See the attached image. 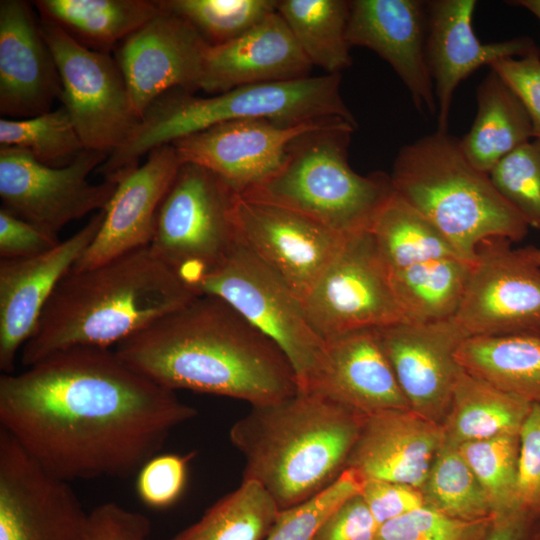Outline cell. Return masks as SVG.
<instances>
[{
    "label": "cell",
    "mask_w": 540,
    "mask_h": 540,
    "mask_svg": "<svg viewBox=\"0 0 540 540\" xmlns=\"http://www.w3.org/2000/svg\"><path fill=\"white\" fill-rule=\"evenodd\" d=\"M393 189L473 261L478 245L491 238L521 241L529 226L493 185L489 174L461 151L459 139L436 131L403 146L390 175Z\"/></svg>",
    "instance_id": "6"
},
{
    "label": "cell",
    "mask_w": 540,
    "mask_h": 540,
    "mask_svg": "<svg viewBox=\"0 0 540 540\" xmlns=\"http://www.w3.org/2000/svg\"><path fill=\"white\" fill-rule=\"evenodd\" d=\"M105 211L41 255L0 260V369L14 373L19 349L34 333L51 295L98 234Z\"/></svg>",
    "instance_id": "19"
},
{
    "label": "cell",
    "mask_w": 540,
    "mask_h": 540,
    "mask_svg": "<svg viewBox=\"0 0 540 540\" xmlns=\"http://www.w3.org/2000/svg\"><path fill=\"white\" fill-rule=\"evenodd\" d=\"M489 68L517 95L532 122L533 138H540V50L500 59Z\"/></svg>",
    "instance_id": "44"
},
{
    "label": "cell",
    "mask_w": 540,
    "mask_h": 540,
    "mask_svg": "<svg viewBox=\"0 0 540 540\" xmlns=\"http://www.w3.org/2000/svg\"><path fill=\"white\" fill-rule=\"evenodd\" d=\"M312 67L276 9L242 36L208 45L198 90L216 95L242 86L302 79L311 76Z\"/></svg>",
    "instance_id": "24"
},
{
    "label": "cell",
    "mask_w": 540,
    "mask_h": 540,
    "mask_svg": "<svg viewBox=\"0 0 540 540\" xmlns=\"http://www.w3.org/2000/svg\"><path fill=\"white\" fill-rule=\"evenodd\" d=\"M519 439V505L537 517L540 515V405L531 406Z\"/></svg>",
    "instance_id": "43"
},
{
    "label": "cell",
    "mask_w": 540,
    "mask_h": 540,
    "mask_svg": "<svg viewBox=\"0 0 540 540\" xmlns=\"http://www.w3.org/2000/svg\"><path fill=\"white\" fill-rule=\"evenodd\" d=\"M237 198L215 173L183 162L161 203L149 247L196 293L239 242Z\"/></svg>",
    "instance_id": "8"
},
{
    "label": "cell",
    "mask_w": 540,
    "mask_h": 540,
    "mask_svg": "<svg viewBox=\"0 0 540 540\" xmlns=\"http://www.w3.org/2000/svg\"><path fill=\"white\" fill-rule=\"evenodd\" d=\"M130 367L170 390L247 401L251 406L299 391L282 350L224 300L207 294L115 345Z\"/></svg>",
    "instance_id": "2"
},
{
    "label": "cell",
    "mask_w": 540,
    "mask_h": 540,
    "mask_svg": "<svg viewBox=\"0 0 540 540\" xmlns=\"http://www.w3.org/2000/svg\"><path fill=\"white\" fill-rule=\"evenodd\" d=\"M197 294L149 245L59 282L21 350L29 367L71 347L109 348L175 311Z\"/></svg>",
    "instance_id": "3"
},
{
    "label": "cell",
    "mask_w": 540,
    "mask_h": 540,
    "mask_svg": "<svg viewBox=\"0 0 540 540\" xmlns=\"http://www.w3.org/2000/svg\"><path fill=\"white\" fill-rule=\"evenodd\" d=\"M309 392L322 393L365 417L410 409L376 329L327 341L323 369Z\"/></svg>",
    "instance_id": "26"
},
{
    "label": "cell",
    "mask_w": 540,
    "mask_h": 540,
    "mask_svg": "<svg viewBox=\"0 0 540 540\" xmlns=\"http://www.w3.org/2000/svg\"><path fill=\"white\" fill-rule=\"evenodd\" d=\"M193 454H157L138 471L136 490L141 501L153 508L172 505L181 495L187 465Z\"/></svg>",
    "instance_id": "42"
},
{
    "label": "cell",
    "mask_w": 540,
    "mask_h": 540,
    "mask_svg": "<svg viewBox=\"0 0 540 540\" xmlns=\"http://www.w3.org/2000/svg\"><path fill=\"white\" fill-rule=\"evenodd\" d=\"M34 4L40 16L78 43L107 54L161 12L157 1L147 0H38Z\"/></svg>",
    "instance_id": "29"
},
{
    "label": "cell",
    "mask_w": 540,
    "mask_h": 540,
    "mask_svg": "<svg viewBox=\"0 0 540 540\" xmlns=\"http://www.w3.org/2000/svg\"><path fill=\"white\" fill-rule=\"evenodd\" d=\"M39 24L59 73L60 101L85 149L110 155L141 120L116 59L81 45L46 17Z\"/></svg>",
    "instance_id": "10"
},
{
    "label": "cell",
    "mask_w": 540,
    "mask_h": 540,
    "mask_svg": "<svg viewBox=\"0 0 540 540\" xmlns=\"http://www.w3.org/2000/svg\"><path fill=\"white\" fill-rule=\"evenodd\" d=\"M239 242L302 300L342 247L346 237L291 209L238 195Z\"/></svg>",
    "instance_id": "15"
},
{
    "label": "cell",
    "mask_w": 540,
    "mask_h": 540,
    "mask_svg": "<svg viewBox=\"0 0 540 540\" xmlns=\"http://www.w3.org/2000/svg\"><path fill=\"white\" fill-rule=\"evenodd\" d=\"M301 303L325 342L353 331L409 322L368 230L346 237Z\"/></svg>",
    "instance_id": "11"
},
{
    "label": "cell",
    "mask_w": 540,
    "mask_h": 540,
    "mask_svg": "<svg viewBox=\"0 0 540 540\" xmlns=\"http://www.w3.org/2000/svg\"><path fill=\"white\" fill-rule=\"evenodd\" d=\"M532 540H540V515L534 521Z\"/></svg>",
    "instance_id": "52"
},
{
    "label": "cell",
    "mask_w": 540,
    "mask_h": 540,
    "mask_svg": "<svg viewBox=\"0 0 540 540\" xmlns=\"http://www.w3.org/2000/svg\"><path fill=\"white\" fill-rule=\"evenodd\" d=\"M276 9L313 66L326 74H341L351 66L349 1L277 0Z\"/></svg>",
    "instance_id": "33"
},
{
    "label": "cell",
    "mask_w": 540,
    "mask_h": 540,
    "mask_svg": "<svg viewBox=\"0 0 540 540\" xmlns=\"http://www.w3.org/2000/svg\"><path fill=\"white\" fill-rule=\"evenodd\" d=\"M279 513L276 502L261 485L242 480L237 489L170 540H265Z\"/></svg>",
    "instance_id": "34"
},
{
    "label": "cell",
    "mask_w": 540,
    "mask_h": 540,
    "mask_svg": "<svg viewBox=\"0 0 540 540\" xmlns=\"http://www.w3.org/2000/svg\"><path fill=\"white\" fill-rule=\"evenodd\" d=\"M368 231L388 272L435 259L461 258L440 231L395 191Z\"/></svg>",
    "instance_id": "32"
},
{
    "label": "cell",
    "mask_w": 540,
    "mask_h": 540,
    "mask_svg": "<svg viewBox=\"0 0 540 540\" xmlns=\"http://www.w3.org/2000/svg\"><path fill=\"white\" fill-rule=\"evenodd\" d=\"M365 416L319 392L251 406L229 431L245 458L244 481L285 510L317 495L346 469Z\"/></svg>",
    "instance_id": "4"
},
{
    "label": "cell",
    "mask_w": 540,
    "mask_h": 540,
    "mask_svg": "<svg viewBox=\"0 0 540 540\" xmlns=\"http://www.w3.org/2000/svg\"><path fill=\"white\" fill-rule=\"evenodd\" d=\"M426 507L460 520L494 516L486 494L458 447L444 440L420 488Z\"/></svg>",
    "instance_id": "35"
},
{
    "label": "cell",
    "mask_w": 540,
    "mask_h": 540,
    "mask_svg": "<svg viewBox=\"0 0 540 540\" xmlns=\"http://www.w3.org/2000/svg\"><path fill=\"white\" fill-rule=\"evenodd\" d=\"M108 156L84 149L71 164L51 167L23 149L0 147L1 207L58 236L71 221L105 210L109 204L117 183L88 181Z\"/></svg>",
    "instance_id": "12"
},
{
    "label": "cell",
    "mask_w": 540,
    "mask_h": 540,
    "mask_svg": "<svg viewBox=\"0 0 540 540\" xmlns=\"http://www.w3.org/2000/svg\"><path fill=\"white\" fill-rule=\"evenodd\" d=\"M88 516L69 482L0 427V540H85Z\"/></svg>",
    "instance_id": "14"
},
{
    "label": "cell",
    "mask_w": 540,
    "mask_h": 540,
    "mask_svg": "<svg viewBox=\"0 0 540 540\" xmlns=\"http://www.w3.org/2000/svg\"><path fill=\"white\" fill-rule=\"evenodd\" d=\"M182 163L175 147L166 144L151 150L142 165L122 175L98 234L72 270L88 269L148 246L161 203Z\"/></svg>",
    "instance_id": "22"
},
{
    "label": "cell",
    "mask_w": 540,
    "mask_h": 540,
    "mask_svg": "<svg viewBox=\"0 0 540 540\" xmlns=\"http://www.w3.org/2000/svg\"><path fill=\"white\" fill-rule=\"evenodd\" d=\"M443 443L442 426L411 409L377 413L365 418L346 469L421 488Z\"/></svg>",
    "instance_id": "25"
},
{
    "label": "cell",
    "mask_w": 540,
    "mask_h": 540,
    "mask_svg": "<svg viewBox=\"0 0 540 540\" xmlns=\"http://www.w3.org/2000/svg\"><path fill=\"white\" fill-rule=\"evenodd\" d=\"M410 409L441 425L462 367L455 353L467 335L451 318L376 329Z\"/></svg>",
    "instance_id": "17"
},
{
    "label": "cell",
    "mask_w": 540,
    "mask_h": 540,
    "mask_svg": "<svg viewBox=\"0 0 540 540\" xmlns=\"http://www.w3.org/2000/svg\"><path fill=\"white\" fill-rule=\"evenodd\" d=\"M531 406L462 369L441 424L444 440L458 446L500 434L519 433Z\"/></svg>",
    "instance_id": "30"
},
{
    "label": "cell",
    "mask_w": 540,
    "mask_h": 540,
    "mask_svg": "<svg viewBox=\"0 0 540 540\" xmlns=\"http://www.w3.org/2000/svg\"><path fill=\"white\" fill-rule=\"evenodd\" d=\"M196 291L224 300L271 339L288 358L299 391L313 389L325 363L326 342L308 322L301 300L242 243Z\"/></svg>",
    "instance_id": "9"
},
{
    "label": "cell",
    "mask_w": 540,
    "mask_h": 540,
    "mask_svg": "<svg viewBox=\"0 0 540 540\" xmlns=\"http://www.w3.org/2000/svg\"><path fill=\"white\" fill-rule=\"evenodd\" d=\"M356 129L338 119L299 135L279 171L241 197L291 209L343 235L368 230L394 189L384 172L364 176L351 168Z\"/></svg>",
    "instance_id": "7"
},
{
    "label": "cell",
    "mask_w": 540,
    "mask_h": 540,
    "mask_svg": "<svg viewBox=\"0 0 540 540\" xmlns=\"http://www.w3.org/2000/svg\"><path fill=\"white\" fill-rule=\"evenodd\" d=\"M379 527L363 498L357 494L323 522L313 540H375Z\"/></svg>",
    "instance_id": "48"
},
{
    "label": "cell",
    "mask_w": 540,
    "mask_h": 540,
    "mask_svg": "<svg viewBox=\"0 0 540 540\" xmlns=\"http://www.w3.org/2000/svg\"><path fill=\"white\" fill-rule=\"evenodd\" d=\"M0 144L28 151L51 167L71 164L85 149L63 105L30 118H1Z\"/></svg>",
    "instance_id": "38"
},
{
    "label": "cell",
    "mask_w": 540,
    "mask_h": 540,
    "mask_svg": "<svg viewBox=\"0 0 540 540\" xmlns=\"http://www.w3.org/2000/svg\"><path fill=\"white\" fill-rule=\"evenodd\" d=\"M189 23L210 46L230 42L276 11L277 0H157Z\"/></svg>",
    "instance_id": "37"
},
{
    "label": "cell",
    "mask_w": 540,
    "mask_h": 540,
    "mask_svg": "<svg viewBox=\"0 0 540 540\" xmlns=\"http://www.w3.org/2000/svg\"><path fill=\"white\" fill-rule=\"evenodd\" d=\"M527 250L532 259L540 265V248L528 246Z\"/></svg>",
    "instance_id": "51"
},
{
    "label": "cell",
    "mask_w": 540,
    "mask_h": 540,
    "mask_svg": "<svg viewBox=\"0 0 540 540\" xmlns=\"http://www.w3.org/2000/svg\"><path fill=\"white\" fill-rule=\"evenodd\" d=\"M509 3L526 9L540 21V0H517Z\"/></svg>",
    "instance_id": "50"
},
{
    "label": "cell",
    "mask_w": 540,
    "mask_h": 540,
    "mask_svg": "<svg viewBox=\"0 0 540 540\" xmlns=\"http://www.w3.org/2000/svg\"><path fill=\"white\" fill-rule=\"evenodd\" d=\"M360 495L379 525L426 506L421 489L404 483L367 479Z\"/></svg>",
    "instance_id": "46"
},
{
    "label": "cell",
    "mask_w": 540,
    "mask_h": 540,
    "mask_svg": "<svg viewBox=\"0 0 540 540\" xmlns=\"http://www.w3.org/2000/svg\"><path fill=\"white\" fill-rule=\"evenodd\" d=\"M499 194L529 227L540 230V138L520 145L489 173Z\"/></svg>",
    "instance_id": "39"
},
{
    "label": "cell",
    "mask_w": 540,
    "mask_h": 540,
    "mask_svg": "<svg viewBox=\"0 0 540 540\" xmlns=\"http://www.w3.org/2000/svg\"><path fill=\"white\" fill-rule=\"evenodd\" d=\"M364 479L345 469L329 487L291 508L281 510L265 540H313L323 522L347 499L360 494Z\"/></svg>",
    "instance_id": "40"
},
{
    "label": "cell",
    "mask_w": 540,
    "mask_h": 540,
    "mask_svg": "<svg viewBox=\"0 0 540 540\" xmlns=\"http://www.w3.org/2000/svg\"><path fill=\"white\" fill-rule=\"evenodd\" d=\"M455 357L471 375L532 405H540V336L469 337Z\"/></svg>",
    "instance_id": "28"
},
{
    "label": "cell",
    "mask_w": 540,
    "mask_h": 540,
    "mask_svg": "<svg viewBox=\"0 0 540 540\" xmlns=\"http://www.w3.org/2000/svg\"><path fill=\"white\" fill-rule=\"evenodd\" d=\"M196 416L109 348L71 347L0 376V427L66 482L137 474Z\"/></svg>",
    "instance_id": "1"
},
{
    "label": "cell",
    "mask_w": 540,
    "mask_h": 540,
    "mask_svg": "<svg viewBox=\"0 0 540 540\" xmlns=\"http://www.w3.org/2000/svg\"><path fill=\"white\" fill-rule=\"evenodd\" d=\"M338 119L343 118L295 126L266 119L235 120L211 126L171 144L182 162L207 168L242 196L279 171L291 143L299 135Z\"/></svg>",
    "instance_id": "16"
},
{
    "label": "cell",
    "mask_w": 540,
    "mask_h": 540,
    "mask_svg": "<svg viewBox=\"0 0 540 540\" xmlns=\"http://www.w3.org/2000/svg\"><path fill=\"white\" fill-rule=\"evenodd\" d=\"M427 1H349L347 40L377 53L408 89L414 106L437 116L434 84L426 59Z\"/></svg>",
    "instance_id": "20"
},
{
    "label": "cell",
    "mask_w": 540,
    "mask_h": 540,
    "mask_svg": "<svg viewBox=\"0 0 540 540\" xmlns=\"http://www.w3.org/2000/svg\"><path fill=\"white\" fill-rule=\"evenodd\" d=\"M481 484L494 516L522 510L518 499L519 433H506L458 445Z\"/></svg>",
    "instance_id": "36"
},
{
    "label": "cell",
    "mask_w": 540,
    "mask_h": 540,
    "mask_svg": "<svg viewBox=\"0 0 540 540\" xmlns=\"http://www.w3.org/2000/svg\"><path fill=\"white\" fill-rule=\"evenodd\" d=\"M535 518L524 510L494 516L483 540H532Z\"/></svg>",
    "instance_id": "49"
},
{
    "label": "cell",
    "mask_w": 540,
    "mask_h": 540,
    "mask_svg": "<svg viewBox=\"0 0 540 540\" xmlns=\"http://www.w3.org/2000/svg\"><path fill=\"white\" fill-rule=\"evenodd\" d=\"M341 74L242 86L209 97L173 89L145 111L126 142L99 167L114 178L138 166L151 150L211 126L247 119H266L284 126L343 118L357 121L341 95Z\"/></svg>",
    "instance_id": "5"
},
{
    "label": "cell",
    "mask_w": 540,
    "mask_h": 540,
    "mask_svg": "<svg viewBox=\"0 0 540 540\" xmlns=\"http://www.w3.org/2000/svg\"><path fill=\"white\" fill-rule=\"evenodd\" d=\"M151 530L144 514L106 502L89 512L85 540H151Z\"/></svg>",
    "instance_id": "45"
},
{
    "label": "cell",
    "mask_w": 540,
    "mask_h": 540,
    "mask_svg": "<svg viewBox=\"0 0 540 540\" xmlns=\"http://www.w3.org/2000/svg\"><path fill=\"white\" fill-rule=\"evenodd\" d=\"M471 267L472 261L449 257L389 272L393 291L408 321L453 318L462 302Z\"/></svg>",
    "instance_id": "31"
},
{
    "label": "cell",
    "mask_w": 540,
    "mask_h": 540,
    "mask_svg": "<svg viewBox=\"0 0 540 540\" xmlns=\"http://www.w3.org/2000/svg\"><path fill=\"white\" fill-rule=\"evenodd\" d=\"M60 242L58 236L0 208L1 259L35 257L53 249Z\"/></svg>",
    "instance_id": "47"
},
{
    "label": "cell",
    "mask_w": 540,
    "mask_h": 540,
    "mask_svg": "<svg viewBox=\"0 0 540 540\" xmlns=\"http://www.w3.org/2000/svg\"><path fill=\"white\" fill-rule=\"evenodd\" d=\"M476 102L474 122L459 144L469 163L489 174L501 159L533 138V127L517 95L491 69L477 86Z\"/></svg>",
    "instance_id": "27"
},
{
    "label": "cell",
    "mask_w": 540,
    "mask_h": 540,
    "mask_svg": "<svg viewBox=\"0 0 540 540\" xmlns=\"http://www.w3.org/2000/svg\"><path fill=\"white\" fill-rule=\"evenodd\" d=\"M504 238L481 242L453 317L467 337L540 336V265Z\"/></svg>",
    "instance_id": "13"
},
{
    "label": "cell",
    "mask_w": 540,
    "mask_h": 540,
    "mask_svg": "<svg viewBox=\"0 0 540 540\" xmlns=\"http://www.w3.org/2000/svg\"><path fill=\"white\" fill-rule=\"evenodd\" d=\"M493 519L460 520L425 506L380 525L375 540H483Z\"/></svg>",
    "instance_id": "41"
},
{
    "label": "cell",
    "mask_w": 540,
    "mask_h": 540,
    "mask_svg": "<svg viewBox=\"0 0 540 540\" xmlns=\"http://www.w3.org/2000/svg\"><path fill=\"white\" fill-rule=\"evenodd\" d=\"M475 0L427 1L426 59L437 102L438 131L448 132L454 92L461 81L497 60L538 49L526 36L483 43L473 28Z\"/></svg>",
    "instance_id": "21"
},
{
    "label": "cell",
    "mask_w": 540,
    "mask_h": 540,
    "mask_svg": "<svg viewBox=\"0 0 540 540\" xmlns=\"http://www.w3.org/2000/svg\"><path fill=\"white\" fill-rule=\"evenodd\" d=\"M208 45L189 23L163 10L121 42L115 59L140 118L170 90H198Z\"/></svg>",
    "instance_id": "18"
},
{
    "label": "cell",
    "mask_w": 540,
    "mask_h": 540,
    "mask_svg": "<svg viewBox=\"0 0 540 540\" xmlns=\"http://www.w3.org/2000/svg\"><path fill=\"white\" fill-rule=\"evenodd\" d=\"M30 4L0 1V113L25 119L51 110L62 86Z\"/></svg>",
    "instance_id": "23"
}]
</instances>
